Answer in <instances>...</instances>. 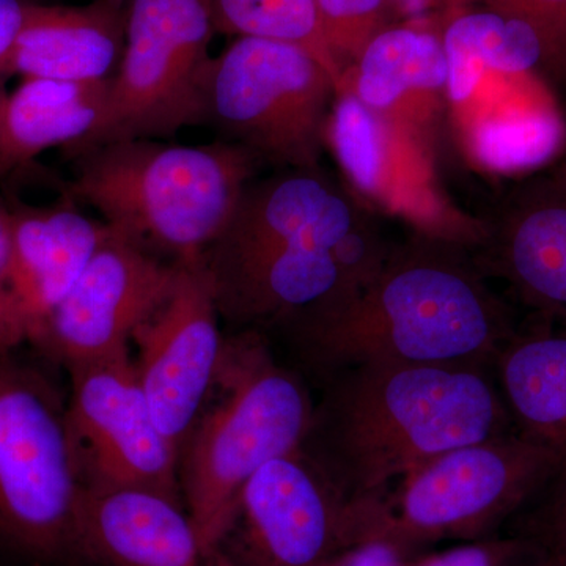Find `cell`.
<instances>
[{"label": "cell", "instance_id": "obj_1", "mask_svg": "<svg viewBox=\"0 0 566 566\" xmlns=\"http://www.w3.org/2000/svg\"><path fill=\"white\" fill-rule=\"evenodd\" d=\"M275 327L322 381L364 363L493 368L517 324L471 249L415 233L363 292L326 296Z\"/></svg>", "mask_w": 566, "mask_h": 566}, {"label": "cell", "instance_id": "obj_2", "mask_svg": "<svg viewBox=\"0 0 566 566\" xmlns=\"http://www.w3.org/2000/svg\"><path fill=\"white\" fill-rule=\"evenodd\" d=\"M301 450L349 501L455 447L515 433L490 368L364 363L324 376Z\"/></svg>", "mask_w": 566, "mask_h": 566}, {"label": "cell", "instance_id": "obj_3", "mask_svg": "<svg viewBox=\"0 0 566 566\" xmlns=\"http://www.w3.org/2000/svg\"><path fill=\"white\" fill-rule=\"evenodd\" d=\"M63 193L103 218L112 233L172 266L202 264L245 186L262 166L240 145L129 139L70 156Z\"/></svg>", "mask_w": 566, "mask_h": 566}, {"label": "cell", "instance_id": "obj_4", "mask_svg": "<svg viewBox=\"0 0 566 566\" xmlns=\"http://www.w3.org/2000/svg\"><path fill=\"white\" fill-rule=\"evenodd\" d=\"M314 405L303 374L279 364L259 331L226 335L210 390L178 452L182 502L205 545L218 549L251 476L303 446Z\"/></svg>", "mask_w": 566, "mask_h": 566}, {"label": "cell", "instance_id": "obj_5", "mask_svg": "<svg viewBox=\"0 0 566 566\" xmlns=\"http://www.w3.org/2000/svg\"><path fill=\"white\" fill-rule=\"evenodd\" d=\"M22 348H0V546L33 566L84 564L66 395Z\"/></svg>", "mask_w": 566, "mask_h": 566}, {"label": "cell", "instance_id": "obj_6", "mask_svg": "<svg viewBox=\"0 0 566 566\" xmlns=\"http://www.w3.org/2000/svg\"><path fill=\"white\" fill-rule=\"evenodd\" d=\"M557 474V458L516 431L455 447L416 465L376 501L368 542L412 557L447 539L490 538Z\"/></svg>", "mask_w": 566, "mask_h": 566}, {"label": "cell", "instance_id": "obj_7", "mask_svg": "<svg viewBox=\"0 0 566 566\" xmlns=\"http://www.w3.org/2000/svg\"><path fill=\"white\" fill-rule=\"evenodd\" d=\"M338 82L315 55L282 41L233 39L212 57L202 126L275 169H314Z\"/></svg>", "mask_w": 566, "mask_h": 566}, {"label": "cell", "instance_id": "obj_8", "mask_svg": "<svg viewBox=\"0 0 566 566\" xmlns=\"http://www.w3.org/2000/svg\"><path fill=\"white\" fill-rule=\"evenodd\" d=\"M216 29L210 0H126V44L102 120L65 155L202 126Z\"/></svg>", "mask_w": 566, "mask_h": 566}, {"label": "cell", "instance_id": "obj_9", "mask_svg": "<svg viewBox=\"0 0 566 566\" xmlns=\"http://www.w3.org/2000/svg\"><path fill=\"white\" fill-rule=\"evenodd\" d=\"M375 502L346 499L300 447L245 483L219 547L234 566H323L368 542Z\"/></svg>", "mask_w": 566, "mask_h": 566}, {"label": "cell", "instance_id": "obj_10", "mask_svg": "<svg viewBox=\"0 0 566 566\" xmlns=\"http://www.w3.org/2000/svg\"><path fill=\"white\" fill-rule=\"evenodd\" d=\"M66 374V438L81 491L137 488L182 502L178 452L153 420L132 348Z\"/></svg>", "mask_w": 566, "mask_h": 566}, {"label": "cell", "instance_id": "obj_11", "mask_svg": "<svg viewBox=\"0 0 566 566\" xmlns=\"http://www.w3.org/2000/svg\"><path fill=\"white\" fill-rule=\"evenodd\" d=\"M326 148L363 199L409 223L416 233L479 251L488 222L447 196L434 148L364 106L348 88L335 95Z\"/></svg>", "mask_w": 566, "mask_h": 566}, {"label": "cell", "instance_id": "obj_12", "mask_svg": "<svg viewBox=\"0 0 566 566\" xmlns=\"http://www.w3.org/2000/svg\"><path fill=\"white\" fill-rule=\"evenodd\" d=\"M202 264L177 266L172 286L133 333L134 367L156 427L180 452L226 342Z\"/></svg>", "mask_w": 566, "mask_h": 566}, {"label": "cell", "instance_id": "obj_13", "mask_svg": "<svg viewBox=\"0 0 566 566\" xmlns=\"http://www.w3.org/2000/svg\"><path fill=\"white\" fill-rule=\"evenodd\" d=\"M447 117L476 170L535 169L566 147V125L539 73H513L447 54Z\"/></svg>", "mask_w": 566, "mask_h": 566}, {"label": "cell", "instance_id": "obj_14", "mask_svg": "<svg viewBox=\"0 0 566 566\" xmlns=\"http://www.w3.org/2000/svg\"><path fill=\"white\" fill-rule=\"evenodd\" d=\"M177 266L109 232L31 344L63 370L132 348V337L172 286Z\"/></svg>", "mask_w": 566, "mask_h": 566}, {"label": "cell", "instance_id": "obj_15", "mask_svg": "<svg viewBox=\"0 0 566 566\" xmlns=\"http://www.w3.org/2000/svg\"><path fill=\"white\" fill-rule=\"evenodd\" d=\"M359 207L319 167L253 178L202 266L214 270L285 245L312 244L331 252Z\"/></svg>", "mask_w": 566, "mask_h": 566}, {"label": "cell", "instance_id": "obj_16", "mask_svg": "<svg viewBox=\"0 0 566 566\" xmlns=\"http://www.w3.org/2000/svg\"><path fill=\"white\" fill-rule=\"evenodd\" d=\"M475 262L509 283L535 318L566 326V177L553 170L521 186L488 222Z\"/></svg>", "mask_w": 566, "mask_h": 566}, {"label": "cell", "instance_id": "obj_17", "mask_svg": "<svg viewBox=\"0 0 566 566\" xmlns=\"http://www.w3.org/2000/svg\"><path fill=\"white\" fill-rule=\"evenodd\" d=\"M447 80L441 20L433 14L394 22L376 33L342 73L340 88L434 148L439 123L447 115Z\"/></svg>", "mask_w": 566, "mask_h": 566}, {"label": "cell", "instance_id": "obj_18", "mask_svg": "<svg viewBox=\"0 0 566 566\" xmlns=\"http://www.w3.org/2000/svg\"><path fill=\"white\" fill-rule=\"evenodd\" d=\"M80 539L95 566H234L205 545L181 501L158 491H81Z\"/></svg>", "mask_w": 566, "mask_h": 566}, {"label": "cell", "instance_id": "obj_19", "mask_svg": "<svg viewBox=\"0 0 566 566\" xmlns=\"http://www.w3.org/2000/svg\"><path fill=\"white\" fill-rule=\"evenodd\" d=\"M6 200L11 216V282L29 345L111 230L65 193L50 207Z\"/></svg>", "mask_w": 566, "mask_h": 566}, {"label": "cell", "instance_id": "obj_20", "mask_svg": "<svg viewBox=\"0 0 566 566\" xmlns=\"http://www.w3.org/2000/svg\"><path fill=\"white\" fill-rule=\"evenodd\" d=\"M126 44V0L84 6L25 3L7 76L66 82L109 81Z\"/></svg>", "mask_w": 566, "mask_h": 566}, {"label": "cell", "instance_id": "obj_21", "mask_svg": "<svg viewBox=\"0 0 566 566\" xmlns=\"http://www.w3.org/2000/svg\"><path fill=\"white\" fill-rule=\"evenodd\" d=\"M205 273L219 315L240 331L279 326L340 285L331 252L312 244L285 245Z\"/></svg>", "mask_w": 566, "mask_h": 566}, {"label": "cell", "instance_id": "obj_22", "mask_svg": "<svg viewBox=\"0 0 566 566\" xmlns=\"http://www.w3.org/2000/svg\"><path fill=\"white\" fill-rule=\"evenodd\" d=\"M494 374L517 434L545 447L566 475V326L535 318L499 352Z\"/></svg>", "mask_w": 566, "mask_h": 566}, {"label": "cell", "instance_id": "obj_23", "mask_svg": "<svg viewBox=\"0 0 566 566\" xmlns=\"http://www.w3.org/2000/svg\"><path fill=\"white\" fill-rule=\"evenodd\" d=\"M111 81L66 82L28 77L0 96V181L41 153L63 150L87 137L109 102Z\"/></svg>", "mask_w": 566, "mask_h": 566}, {"label": "cell", "instance_id": "obj_24", "mask_svg": "<svg viewBox=\"0 0 566 566\" xmlns=\"http://www.w3.org/2000/svg\"><path fill=\"white\" fill-rule=\"evenodd\" d=\"M216 33L233 39H263L311 52L340 87L342 66L334 57L316 0H210Z\"/></svg>", "mask_w": 566, "mask_h": 566}, {"label": "cell", "instance_id": "obj_25", "mask_svg": "<svg viewBox=\"0 0 566 566\" xmlns=\"http://www.w3.org/2000/svg\"><path fill=\"white\" fill-rule=\"evenodd\" d=\"M316 7L324 36L342 73L376 33L398 18L394 0H316Z\"/></svg>", "mask_w": 566, "mask_h": 566}, {"label": "cell", "instance_id": "obj_26", "mask_svg": "<svg viewBox=\"0 0 566 566\" xmlns=\"http://www.w3.org/2000/svg\"><path fill=\"white\" fill-rule=\"evenodd\" d=\"M392 249L374 216L360 205L348 232L331 249L340 274V285L327 296L346 297L363 292L381 273Z\"/></svg>", "mask_w": 566, "mask_h": 566}, {"label": "cell", "instance_id": "obj_27", "mask_svg": "<svg viewBox=\"0 0 566 566\" xmlns=\"http://www.w3.org/2000/svg\"><path fill=\"white\" fill-rule=\"evenodd\" d=\"M485 9L526 22L545 51L543 71L566 80V0H479Z\"/></svg>", "mask_w": 566, "mask_h": 566}, {"label": "cell", "instance_id": "obj_28", "mask_svg": "<svg viewBox=\"0 0 566 566\" xmlns=\"http://www.w3.org/2000/svg\"><path fill=\"white\" fill-rule=\"evenodd\" d=\"M539 504L527 513L520 538L528 543L539 558H553L566 566V475L546 486Z\"/></svg>", "mask_w": 566, "mask_h": 566}, {"label": "cell", "instance_id": "obj_29", "mask_svg": "<svg viewBox=\"0 0 566 566\" xmlns=\"http://www.w3.org/2000/svg\"><path fill=\"white\" fill-rule=\"evenodd\" d=\"M527 556H536V553L520 536L486 538L464 543L442 553L412 556L406 558L403 566H513Z\"/></svg>", "mask_w": 566, "mask_h": 566}, {"label": "cell", "instance_id": "obj_30", "mask_svg": "<svg viewBox=\"0 0 566 566\" xmlns=\"http://www.w3.org/2000/svg\"><path fill=\"white\" fill-rule=\"evenodd\" d=\"M25 346L13 282H11V216L9 203L0 199V348Z\"/></svg>", "mask_w": 566, "mask_h": 566}, {"label": "cell", "instance_id": "obj_31", "mask_svg": "<svg viewBox=\"0 0 566 566\" xmlns=\"http://www.w3.org/2000/svg\"><path fill=\"white\" fill-rule=\"evenodd\" d=\"M406 558L409 556L390 543L370 539L346 547L323 566H403Z\"/></svg>", "mask_w": 566, "mask_h": 566}, {"label": "cell", "instance_id": "obj_32", "mask_svg": "<svg viewBox=\"0 0 566 566\" xmlns=\"http://www.w3.org/2000/svg\"><path fill=\"white\" fill-rule=\"evenodd\" d=\"M28 0H0V96L6 93L7 66L24 21Z\"/></svg>", "mask_w": 566, "mask_h": 566}, {"label": "cell", "instance_id": "obj_33", "mask_svg": "<svg viewBox=\"0 0 566 566\" xmlns=\"http://www.w3.org/2000/svg\"><path fill=\"white\" fill-rule=\"evenodd\" d=\"M394 6L401 21L423 20L439 10V0H394Z\"/></svg>", "mask_w": 566, "mask_h": 566}, {"label": "cell", "instance_id": "obj_34", "mask_svg": "<svg viewBox=\"0 0 566 566\" xmlns=\"http://www.w3.org/2000/svg\"><path fill=\"white\" fill-rule=\"evenodd\" d=\"M479 0H439V20H447L460 11L471 9Z\"/></svg>", "mask_w": 566, "mask_h": 566}, {"label": "cell", "instance_id": "obj_35", "mask_svg": "<svg viewBox=\"0 0 566 566\" xmlns=\"http://www.w3.org/2000/svg\"><path fill=\"white\" fill-rule=\"evenodd\" d=\"M556 172L560 174V175H564V177H566V151H565V158H564V161H562L560 164H558V166L556 167Z\"/></svg>", "mask_w": 566, "mask_h": 566}]
</instances>
